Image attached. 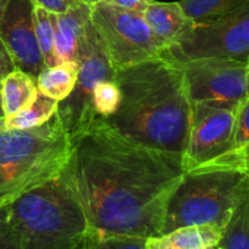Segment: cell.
Segmentation results:
<instances>
[{
    "label": "cell",
    "mask_w": 249,
    "mask_h": 249,
    "mask_svg": "<svg viewBox=\"0 0 249 249\" xmlns=\"http://www.w3.org/2000/svg\"><path fill=\"white\" fill-rule=\"evenodd\" d=\"M185 173L182 156L128 140L96 116L70 136L58 177L82 208L88 232L151 238L160 236Z\"/></svg>",
    "instance_id": "6da1fadb"
},
{
    "label": "cell",
    "mask_w": 249,
    "mask_h": 249,
    "mask_svg": "<svg viewBox=\"0 0 249 249\" xmlns=\"http://www.w3.org/2000/svg\"><path fill=\"white\" fill-rule=\"evenodd\" d=\"M118 108L106 122L122 136L150 148L182 156L192 105L178 65L156 57L114 72Z\"/></svg>",
    "instance_id": "7a4b0ae2"
},
{
    "label": "cell",
    "mask_w": 249,
    "mask_h": 249,
    "mask_svg": "<svg viewBox=\"0 0 249 249\" xmlns=\"http://www.w3.org/2000/svg\"><path fill=\"white\" fill-rule=\"evenodd\" d=\"M70 136L57 113L31 129H0V207L60 175Z\"/></svg>",
    "instance_id": "3957f363"
},
{
    "label": "cell",
    "mask_w": 249,
    "mask_h": 249,
    "mask_svg": "<svg viewBox=\"0 0 249 249\" xmlns=\"http://www.w3.org/2000/svg\"><path fill=\"white\" fill-rule=\"evenodd\" d=\"M23 249H77L88 232L82 208L60 177L9 204Z\"/></svg>",
    "instance_id": "277c9868"
},
{
    "label": "cell",
    "mask_w": 249,
    "mask_h": 249,
    "mask_svg": "<svg viewBox=\"0 0 249 249\" xmlns=\"http://www.w3.org/2000/svg\"><path fill=\"white\" fill-rule=\"evenodd\" d=\"M248 195V173L186 172L168 201L160 236L186 226L216 225L224 229Z\"/></svg>",
    "instance_id": "5b68a950"
},
{
    "label": "cell",
    "mask_w": 249,
    "mask_h": 249,
    "mask_svg": "<svg viewBox=\"0 0 249 249\" xmlns=\"http://www.w3.org/2000/svg\"><path fill=\"white\" fill-rule=\"evenodd\" d=\"M173 62L224 58L249 63V4L206 23H195L160 53Z\"/></svg>",
    "instance_id": "8992f818"
},
{
    "label": "cell",
    "mask_w": 249,
    "mask_h": 249,
    "mask_svg": "<svg viewBox=\"0 0 249 249\" xmlns=\"http://www.w3.org/2000/svg\"><path fill=\"white\" fill-rule=\"evenodd\" d=\"M90 22L114 72L160 56L140 12L97 2L90 6Z\"/></svg>",
    "instance_id": "52a82bcc"
},
{
    "label": "cell",
    "mask_w": 249,
    "mask_h": 249,
    "mask_svg": "<svg viewBox=\"0 0 249 249\" xmlns=\"http://www.w3.org/2000/svg\"><path fill=\"white\" fill-rule=\"evenodd\" d=\"M177 65L182 73L185 91L191 105H207L235 111L248 97L249 63L206 58Z\"/></svg>",
    "instance_id": "ba28073f"
},
{
    "label": "cell",
    "mask_w": 249,
    "mask_h": 249,
    "mask_svg": "<svg viewBox=\"0 0 249 249\" xmlns=\"http://www.w3.org/2000/svg\"><path fill=\"white\" fill-rule=\"evenodd\" d=\"M113 77L114 71L89 19L80 38L77 82L70 96L58 102L56 112L68 136L97 116L92 107L94 88L100 82L113 80Z\"/></svg>",
    "instance_id": "9c48e42d"
},
{
    "label": "cell",
    "mask_w": 249,
    "mask_h": 249,
    "mask_svg": "<svg viewBox=\"0 0 249 249\" xmlns=\"http://www.w3.org/2000/svg\"><path fill=\"white\" fill-rule=\"evenodd\" d=\"M233 114V109L192 105L189 136L182 155L185 172L203 164L232 147Z\"/></svg>",
    "instance_id": "30bf717a"
},
{
    "label": "cell",
    "mask_w": 249,
    "mask_h": 249,
    "mask_svg": "<svg viewBox=\"0 0 249 249\" xmlns=\"http://www.w3.org/2000/svg\"><path fill=\"white\" fill-rule=\"evenodd\" d=\"M0 40L14 67L36 75L45 68L34 29V4L32 0H9L0 19Z\"/></svg>",
    "instance_id": "8fae6325"
},
{
    "label": "cell",
    "mask_w": 249,
    "mask_h": 249,
    "mask_svg": "<svg viewBox=\"0 0 249 249\" xmlns=\"http://www.w3.org/2000/svg\"><path fill=\"white\" fill-rule=\"evenodd\" d=\"M55 51L58 62H74L79 60V44L85 26L90 19V6L78 2L62 14H51Z\"/></svg>",
    "instance_id": "7c38bea8"
},
{
    "label": "cell",
    "mask_w": 249,
    "mask_h": 249,
    "mask_svg": "<svg viewBox=\"0 0 249 249\" xmlns=\"http://www.w3.org/2000/svg\"><path fill=\"white\" fill-rule=\"evenodd\" d=\"M142 17L160 53L174 44L195 24L184 14L178 1L163 2L152 0L143 10Z\"/></svg>",
    "instance_id": "4fadbf2b"
},
{
    "label": "cell",
    "mask_w": 249,
    "mask_h": 249,
    "mask_svg": "<svg viewBox=\"0 0 249 249\" xmlns=\"http://www.w3.org/2000/svg\"><path fill=\"white\" fill-rule=\"evenodd\" d=\"M223 230L216 225L186 226L168 235L148 238L147 249H211L218 246Z\"/></svg>",
    "instance_id": "5bb4252c"
},
{
    "label": "cell",
    "mask_w": 249,
    "mask_h": 249,
    "mask_svg": "<svg viewBox=\"0 0 249 249\" xmlns=\"http://www.w3.org/2000/svg\"><path fill=\"white\" fill-rule=\"evenodd\" d=\"M38 88L36 78L24 71L15 67L1 78L0 100L4 117L28 107L36 100Z\"/></svg>",
    "instance_id": "9a60e30c"
},
{
    "label": "cell",
    "mask_w": 249,
    "mask_h": 249,
    "mask_svg": "<svg viewBox=\"0 0 249 249\" xmlns=\"http://www.w3.org/2000/svg\"><path fill=\"white\" fill-rule=\"evenodd\" d=\"M78 77V63L62 62L45 67L36 78L38 91L56 101H62L73 91Z\"/></svg>",
    "instance_id": "2e32d148"
},
{
    "label": "cell",
    "mask_w": 249,
    "mask_h": 249,
    "mask_svg": "<svg viewBox=\"0 0 249 249\" xmlns=\"http://www.w3.org/2000/svg\"><path fill=\"white\" fill-rule=\"evenodd\" d=\"M58 101L40 91L28 107L9 117L0 118V129H31L43 125L57 112Z\"/></svg>",
    "instance_id": "e0dca14e"
},
{
    "label": "cell",
    "mask_w": 249,
    "mask_h": 249,
    "mask_svg": "<svg viewBox=\"0 0 249 249\" xmlns=\"http://www.w3.org/2000/svg\"><path fill=\"white\" fill-rule=\"evenodd\" d=\"M178 2L194 23H206L249 4V0H180Z\"/></svg>",
    "instance_id": "ac0fdd59"
},
{
    "label": "cell",
    "mask_w": 249,
    "mask_h": 249,
    "mask_svg": "<svg viewBox=\"0 0 249 249\" xmlns=\"http://www.w3.org/2000/svg\"><path fill=\"white\" fill-rule=\"evenodd\" d=\"M249 198L246 197L226 223L216 247L224 249H249Z\"/></svg>",
    "instance_id": "d6986e66"
},
{
    "label": "cell",
    "mask_w": 249,
    "mask_h": 249,
    "mask_svg": "<svg viewBox=\"0 0 249 249\" xmlns=\"http://www.w3.org/2000/svg\"><path fill=\"white\" fill-rule=\"evenodd\" d=\"M34 29H36V43L40 50L45 67L58 65L55 51V33L51 23L50 12L34 5Z\"/></svg>",
    "instance_id": "ffe728a7"
},
{
    "label": "cell",
    "mask_w": 249,
    "mask_h": 249,
    "mask_svg": "<svg viewBox=\"0 0 249 249\" xmlns=\"http://www.w3.org/2000/svg\"><path fill=\"white\" fill-rule=\"evenodd\" d=\"M148 238L87 232L77 249H147Z\"/></svg>",
    "instance_id": "44dd1931"
},
{
    "label": "cell",
    "mask_w": 249,
    "mask_h": 249,
    "mask_svg": "<svg viewBox=\"0 0 249 249\" xmlns=\"http://www.w3.org/2000/svg\"><path fill=\"white\" fill-rule=\"evenodd\" d=\"M194 172H212V170H231L248 173V147H231L226 152L207 160L203 164L194 168ZM189 170V172H191Z\"/></svg>",
    "instance_id": "7402d4cb"
},
{
    "label": "cell",
    "mask_w": 249,
    "mask_h": 249,
    "mask_svg": "<svg viewBox=\"0 0 249 249\" xmlns=\"http://www.w3.org/2000/svg\"><path fill=\"white\" fill-rule=\"evenodd\" d=\"M121 91L114 80L100 82L92 91V107L97 116L104 118L112 116L118 108Z\"/></svg>",
    "instance_id": "603a6c76"
},
{
    "label": "cell",
    "mask_w": 249,
    "mask_h": 249,
    "mask_svg": "<svg viewBox=\"0 0 249 249\" xmlns=\"http://www.w3.org/2000/svg\"><path fill=\"white\" fill-rule=\"evenodd\" d=\"M248 116H249V97H246L235 109L233 114L232 135L231 145L235 148H243L249 146L248 131Z\"/></svg>",
    "instance_id": "cb8c5ba5"
},
{
    "label": "cell",
    "mask_w": 249,
    "mask_h": 249,
    "mask_svg": "<svg viewBox=\"0 0 249 249\" xmlns=\"http://www.w3.org/2000/svg\"><path fill=\"white\" fill-rule=\"evenodd\" d=\"M0 249H23L18 232L10 218L9 206L0 207Z\"/></svg>",
    "instance_id": "d4e9b609"
},
{
    "label": "cell",
    "mask_w": 249,
    "mask_h": 249,
    "mask_svg": "<svg viewBox=\"0 0 249 249\" xmlns=\"http://www.w3.org/2000/svg\"><path fill=\"white\" fill-rule=\"evenodd\" d=\"M34 5L45 9L51 14H62L72 6L82 2V0H32Z\"/></svg>",
    "instance_id": "484cf974"
},
{
    "label": "cell",
    "mask_w": 249,
    "mask_h": 249,
    "mask_svg": "<svg viewBox=\"0 0 249 249\" xmlns=\"http://www.w3.org/2000/svg\"><path fill=\"white\" fill-rule=\"evenodd\" d=\"M112 2L125 10L142 14L143 10L152 2V0H113Z\"/></svg>",
    "instance_id": "4316f807"
},
{
    "label": "cell",
    "mask_w": 249,
    "mask_h": 249,
    "mask_svg": "<svg viewBox=\"0 0 249 249\" xmlns=\"http://www.w3.org/2000/svg\"><path fill=\"white\" fill-rule=\"evenodd\" d=\"M14 63H12L11 58H10L4 44L0 40V74H7V73H9L10 71L14 70Z\"/></svg>",
    "instance_id": "83f0119b"
},
{
    "label": "cell",
    "mask_w": 249,
    "mask_h": 249,
    "mask_svg": "<svg viewBox=\"0 0 249 249\" xmlns=\"http://www.w3.org/2000/svg\"><path fill=\"white\" fill-rule=\"evenodd\" d=\"M83 2H85L87 5L91 6V5L97 4V2H112L113 0H82Z\"/></svg>",
    "instance_id": "f1b7e54d"
},
{
    "label": "cell",
    "mask_w": 249,
    "mask_h": 249,
    "mask_svg": "<svg viewBox=\"0 0 249 249\" xmlns=\"http://www.w3.org/2000/svg\"><path fill=\"white\" fill-rule=\"evenodd\" d=\"M7 2H9V0H0V19H1L2 15H4L5 9L7 6Z\"/></svg>",
    "instance_id": "f546056e"
},
{
    "label": "cell",
    "mask_w": 249,
    "mask_h": 249,
    "mask_svg": "<svg viewBox=\"0 0 249 249\" xmlns=\"http://www.w3.org/2000/svg\"><path fill=\"white\" fill-rule=\"evenodd\" d=\"M4 77V75L0 74V83H1V78ZM4 117V113H2V108H1V100H0V118H2Z\"/></svg>",
    "instance_id": "4dcf8cb0"
},
{
    "label": "cell",
    "mask_w": 249,
    "mask_h": 249,
    "mask_svg": "<svg viewBox=\"0 0 249 249\" xmlns=\"http://www.w3.org/2000/svg\"><path fill=\"white\" fill-rule=\"evenodd\" d=\"M211 249H224V248H220V247H214V248H211Z\"/></svg>",
    "instance_id": "1f68e13d"
}]
</instances>
